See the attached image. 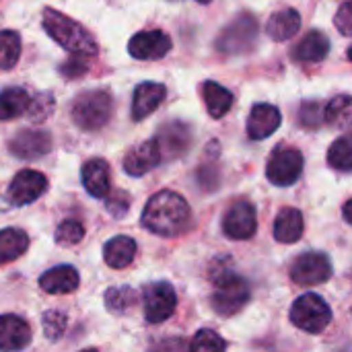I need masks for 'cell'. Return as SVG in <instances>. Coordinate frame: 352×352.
Returning a JSON list of instances; mask_svg holds the SVG:
<instances>
[{
	"instance_id": "1",
	"label": "cell",
	"mask_w": 352,
	"mask_h": 352,
	"mask_svg": "<svg viewBox=\"0 0 352 352\" xmlns=\"http://www.w3.org/2000/svg\"><path fill=\"white\" fill-rule=\"evenodd\" d=\"M192 210L190 204L171 190H163L155 194L144 210H142V225L155 235L161 237H175L184 233L190 225Z\"/></svg>"
},
{
	"instance_id": "2",
	"label": "cell",
	"mask_w": 352,
	"mask_h": 352,
	"mask_svg": "<svg viewBox=\"0 0 352 352\" xmlns=\"http://www.w3.org/2000/svg\"><path fill=\"white\" fill-rule=\"evenodd\" d=\"M43 29L58 45H62L72 56H85V58L97 56V43H95L93 35L74 19L58 12L54 8H45L43 10Z\"/></svg>"
},
{
	"instance_id": "3",
	"label": "cell",
	"mask_w": 352,
	"mask_h": 352,
	"mask_svg": "<svg viewBox=\"0 0 352 352\" xmlns=\"http://www.w3.org/2000/svg\"><path fill=\"white\" fill-rule=\"evenodd\" d=\"M111 95L103 89L82 93L72 103V120L82 130H97L107 124L111 116Z\"/></svg>"
},
{
	"instance_id": "4",
	"label": "cell",
	"mask_w": 352,
	"mask_h": 352,
	"mask_svg": "<svg viewBox=\"0 0 352 352\" xmlns=\"http://www.w3.org/2000/svg\"><path fill=\"white\" fill-rule=\"evenodd\" d=\"M252 299V291H250V285L245 278L237 276V274H223L214 287V293H212V309L219 314V316H235L237 311H241Z\"/></svg>"
},
{
	"instance_id": "5",
	"label": "cell",
	"mask_w": 352,
	"mask_h": 352,
	"mask_svg": "<svg viewBox=\"0 0 352 352\" xmlns=\"http://www.w3.org/2000/svg\"><path fill=\"white\" fill-rule=\"evenodd\" d=\"M291 320L297 328H301L309 334H320L330 326L332 309L328 307V303L320 295L307 293L293 303Z\"/></svg>"
},
{
	"instance_id": "6",
	"label": "cell",
	"mask_w": 352,
	"mask_h": 352,
	"mask_svg": "<svg viewBox=\"0 0 352 352\" xmlns=\"http://www.w3.org/2000/svg\"><path fill=\"white\" fill-rule=\"evenodd\" d=\"M303 155L297 148H276L266 165V175L274 186H293L303 173Z\"/></svg>"
},
{
	"instance_id": "7",
	"label": "cell",
	"mask_w": 352,
	"mask_h": 352,
	"mask_svg": "<svg viewBox=\"0 0 352 352\" xmlns=\"http://www.w3.org/2000/svg\"><path fill=\"white\" fill-rule=\"evenodd\" d=\"M144 318L148 324H161L169 320L177 305V295L171 285L155 283L144 287Z\"/></svg>"
},
{
	"instance_id": "8",
	"label": "cell",
	"mask_w": 352,
	"mask_h": 352,
	"mask_svg": "<svg viewBox=\"0 0 352 352\" xmlns=\"http://www.w3.org/2000/svg\"><path fill=\"white\" fill-rule=\"evenodd\" d=\"M332 276V262L328 256L320 252H309L297 258V262L291 268V278L301 287H316L324 285Z\"/></svg>"
},
{
	"instance_id": "9",
	"label": "cell",
	"mask_w": 352,
	"mask_h": 352,
	"mask_svg": "<svg viewBox=\"0 0 352 352\" xmlns=\"http://www.w3.org/2000/svg\"><path fill=\"white\" fill-rule=\"evenodd\" d=\"M45 188H47V179L43 173L35 169H23L12 177L6 198L12 206H27L35 202L45 192Z\"/></svg>"
},
{
	"instance_id": "10",
	"label": "cell",
	"mask_w": 352,
	"mask_h": 352,
	"mask_svg": "<svg viewBox=\"0 0 352 352\" xmlns=\"http://www.w3.org/2000/svg\"><path fill=\"white\" fill-rule=\"evenodd\" d=\"M223 231L231 239H250L258 231V217L256 208L250 202H237L229 208L223 221Z\"/></svg>"
},
{
	"instance_id": "11",
	"label": "cell",
	"mask_w": 352,
	"mask_h": 352,
	"mask_svg": "<svg viewBox=\"0 0 352 352\" xmlns=\"http://www.w3.org/2000/svg\"><path fill=\"white\" fill-rule=\"evenodd\" d=\"M169 50H171V39L167 33L159 29L136 33L128 43V52L136 60H161Z\"/></svg>"
},
{
	"instance_id": "12",
	"label": "cell",
	"mask_w": 352,
	"mask_h": 352,
	"mask_svg": "<svg viewBox=\"0 0 352 352\" xmlns=\"http://www.w3.org/2000/svg\"><path fill=\"white\" fill-rule=\"evenodd\" d=\"M163 159V153H161V146L157 142V138H151L138 146H134L126 157H124V169L128 175H144L148 173L151 169H155Z\"/></svg>"
},
{
	"instance_id": "13",
	"label": "cell",
	"mask_w": 352,
	"mask_h": 352,
	"mask_svg": "<svg viewBox=\"0 0 352 352\" xmlns=\"http://www.w3.org/2000/svg\"><path fill=\"white\" fill-rule=\"evenodd\" d=\"M80 179L85 190L93 198H107L111 190V173H109V163L105 159H89L82 165Z\"/></svg>"
},
{
	"instance_id": "14",
	"label": "cell",
	"mask_w": 352,
	"mask_h": 352,
	"mask_svg": "<svg viewBox=\"0 0 352 352\" xmlns=\"http://www.w3.org/2000/svg\"><path fill=\"white\" fill-rule=\"evenodd\" d=\"M280 111L274 105L268 103H258L250 111L248 118V134L254 140H264L270 134H274L280 126Z\"/></svg>"
},
{
	"instance_id": "15",
	"label": "cell",
	"mask_w": 352,
	"mask_h": 352,
	"mask_svg": "<svg viewBox=\"0 0 352 352\" xmlns=\"http://www.w3.org/2000/svg\"><path fill=\"white\" fill-rule=\"evenodd\" d=\"M31 342V328L19 316H0V351H23Z\"/></svg>"
},
{
	"instance_id": "16",
	"label": "cell",
	"mask_w": 352,
	"mask_h": 352,
	"mask_svg": "<svg viewBox=\"0 0 352 352\" xmlns=\"http://www.w3.org/2000/svg\"><path fill=\"white\" fill-rule=\"evenodd\" d=\"M167 97V89L161 82H140L134 89V99H132V118L136 122L144 120L151 116Z\"/></svg>"
},
{
	"instance_id": "17",
	"label": "cell",
	"mask_w": 352,
	"mask_h": 352,
	"mask_svg": "<svg viewBox=\"0 0 352 352\" xmlns=\"http://www.w3.org/2000/svg\"><path fill=\"white\" fill-rule=\"evenodd\" d=\"M52 148V138L43 130H25L10 142V151L19 159H37Z\"/></svg>"
},
{
	"instance_id": "18",
	"label": "cell",
	"mask_w": 352,
	"mask_h": 352,
	"mask_svg": "<svg viewBox=\"0 0 352 352\" xmlns=\"http://www.w3.org/2000/svg\"><path fill=\"white\" fill-rule=\"evenodd\" d=\"M78 272L72 266H56L39 276V287L50 295H66L78 287Z\"/></svg>"
},
{
	"instance_id": "19",
	"label": "cell",
	"mask_w": 352,
	"mask_h": 352,
	"mask_svg": "<svg viewBox=\"0 0 352 352\" xmlns=\"http://www.w3.org/2000/svg\"><path fill=\"white\" fill-rule=\"evenodd\" d=\"M305 221L301 210L297 208H283L274 221V237L280 243H297L303 237Z\"/></svg>"
},
{
	"instance_id": "20",
	"label": "cell",
	"mask_w": 352,
	"mask_h": 352,
	"mask_svg": "<svg viewBox=\"0 0 352 352\" xmlns=\"http://www.w3.org/2000/svg\"><path fill=\"white\" fill-rule=\"evenodd\" d=\"M136 258V241L132 237L126 235H118L113 239H109L103 248V260L109 268H126L132 264V260Z\"/></svg>"
},
{
	"instance_id": "21",
	"label": "cell",
	"mask_w": 352,
	"mask_h": 352,
	"mask_svg": "<svg viewBox=\"0 0 352 352\" xmlns=\"http://www.w3.org/2000/svg\"><path fill=\"white\" fill-rule=\"evenodd\" d=\"M330 52V39L322 31H309L293 50L295 60L299 62H320Z\"/></svg>"
},
{
	"instance_id": "22",
	"label": "cell",
	"mask_w": 352,
	"mask_h": 352,
	"mask_svg": "<svg viewBox=\"0 0 352 352\" xmlns=\"http://www.w3.org/2000/svg\"><path fill=\"white\" fill-rule=\"evenodd\" d=\"M202 97H204L206 109L212 118H223L233 107V93L214 80H206L202 85Z\"/></svg>"
},
{
	"instance_id": "23",
	"label": "cell",
	"mask_w": 352,
	"mask_h": 352,
	"mask_svg": "<svg viewBox=\"0 0 352 352\" xmlns=\"http://www.w3.org/2000/svg\"><path fill=\"white\" fill-rule=\"evenodd\" d=\"M299 29H301V16H299V12L295 8H285V10L276 12L270 19L268 27H266L268 35L274 41L291 39V37H295L299 33Z\"/></svg>"
},
{
	"instance_id": "24",
	"label": "cell",
	"mask_w": 352,
	"mask_h": 352,
	"mask_svg": "<svg viewBox=\"0 0 352 352\" xmlns=\"http://www.w3.org/2000/svg\"><path fill=\"white\" fill-rule=\"evenodd\" d=\"M29 248V237L21 229H2L0 231V264H8L21 258Z\"/></svg>"
},
{
	"instance_id": "25",
	"label": "cell",
	"mask_w": 352,
	"mask_h": 352,
	"mask_svg": "<svg viewBox=\"0 0 352 352\" xmlns=\"http://www.w3.org/2000/svg\"><path fill=\"white\" fill-rule=\"evenodd\" d=\"M29 93L21 87H10L0 93V120L19 118L29 107Z\"/></svg>"
},
{
	"instance_id": "26",
	"label": "cell",
	"mask_w": 352,
	"mask_h": 352,
	"mask_svg": "<svg viewBox=\"0 0 352 352\" xmlns=\"http://www.w3.org/2000/svg\"><path fill=\"white\" fill-rule=\"evenodd\" d=\"M352 113V99L351 95H336L324 109V118L326 122H330L332 126L338 128H346L351 124Z\"/></svg>"
},
{
	"instance_id": "27",
	"label": "cell",
	"mask_w": 352,
	"mask_h": 352,
	"mask_svg": "<svg viewBox=\"0 0 352 352\" xmlns=\"http://www.w3.org/2000/svg\"><path fill=\"white\" fill-rule=\"evenodd\" d=\"M243 21H245V16H241L239 21H235V23L227 29V33H225V35L221 37V41H219V47H223L225 52H235V50H241V41L250 43L252 39H256L258 25H256V27H250V29H245V33H241Z\"/></svg>"
},
{
	"instance_id": "28",
	"label": "cell",
	"mask_w": 352,
	"mask_h": 352,
	"mask_svg": "<svg viewBox=\"0 0 352 352\" xmlns=\"http://www.w3.org/2000/svg\"><path fill=\"white\" fill-rule=\"evenodd\" d=\"M21 56V37L16 31H0V68L8 70L19 62Z\"/></svg>"
},
{
	"instance_id": "29",
	"label": "cell",
	"mask_w": 352,
	"mask_h": 352,
	"mask_svg": "<svg viewBox=\"0 0 352 352\" xmlns=\"http://www.w3.org/2000/svg\"><path fill=\"white\" fill-rule=\"evenodd\" d=\"M328 165L336 171H352V144L349 136L338 138L328 151Z\"/></svg>"
},
{
	"instance_id": "30",
	"label": "cell",
	"mask_w": 352,
	"mask_h": 352,
	"mask_svg": "<svg viewBox=\"0 0 352 352\" xmlns=\"http://www.w3.org/2000/svg\"><path fill=\"white\" fill-rule=\"evenodd\" d=\"M136 299H138V293L132 291V289H128V287L109 289V291L105 293V303H107V307H109L113 314H124V311H128V309L134 305Z\"/></svg>"
},
{
	"instance_id": "31",
	"label": "cell",
	"mask_w": 352,
	"mask_h": 352,
	"mask_svg": "<svg viewBox=\"0 0 352 352\" xmlns=\"http://www.w3.org/2000/svg\"><path fill=\"white\" fill-rule=\"evenodd\" d=\"M82 237H85V227L78 221H72V219L62 221L58 225V229H56V241L60 245H66V248L76 245Z\"/></svg>"
},
{
	"instance_id": "32",
	"label": "cell",
	"mask_w": 352,
	"mask_h": 352,
	"mask_svg": "<svg viewBox=\"0 0 352 352\" xmlns=\"http://www.w3.org/2000/svg\"><path fill=\"white\" fill-rule=\"evenodd\" d=\"M190 349L192 351H225L227 349V342L212 330H200L194 340L190 342Z\"/></svg>"
},
{
	"instance_id": "33",
	"label": "cell",
	"mask_w": 352,
	"mask_h": 352,
	"mask_svg": "<svg viewBox=\"0 0 352 352\" xmlns=\"http://www.w3.org/2000/svg\"><path fill=\"white\" fill-rule=\"evenodd\" d=\"M66 330V316L62 311L43 314V332L50 340H58Z\"/></svg>"
},
{
	"instance_id": "34",
	"label": "cell",
	"mask_w": 352,
	"mask_h": 352,
	"mask_svg": "<svg viewBox=\"0 0 352 352\" xmlns=\"http://www.w3.org/2000/svg\"><path fill=\"white\" fill-rule=\"evenodd\" d=\"M322 118H324V109H322V105H320L318 101H307V103H303L301 116H299V120H301L303 126H307V128H318V126L322 124Z\"/></svg>"
},
{
	"instance_id": "35",
	"label": "cell",
	"mask_w": 352,
	"mask_h": 352,
	"mask_svg": "<svg viewBox=\"0 0 352 352\" xmlns=\"http://www.w3.org/2000/svg\"><path fill=\"white\" fill-rule=\"evenodd\" d=\"M62 74L64 76H80L89 70V58L85 56H70V60L66 64H62Z\"/></svg>"
},
{
	"instance_id": "36",
	"label": "cell",
	"mask_w": 352,
	"mask_h": 352,
	"mask_svg": "<svg viewBox=\"0 0 352 352\" xmlns=\"http://www.w3.org/2000/svg\"><path fill=\"white\" fill-rule=\"evenodd\" d=\"M336 27L340 29V33L344 37H349L352 31V4L351 2H344L336 14Z\"/></svg>"
},
{
	"instance_id": "37",
	"label": "cell",
	"mask_w": 352,
	"mask_h": 352,
	"mask_svg": "<svg viewBox=\"0 0 352 352\" xmlns=\"http://www.w3.org/2000/svg\"><path fill=\"white\" fill-rule=\"evenodd\" d=\"M128 196L126 194H116L113 198H109L107 200V208H109V212L111 214H116V217H122V214H126L128 212Z\"/></svg>"
},
{
	"instance_id": "38",
	"label": "cell",
	"mask_w": 352,
	"mask_h": 352,
	"mask_svg": "<svg viewBox=\"0 0 352 352\" xmlns=\"http://www.w3.org/2000/svg\"><path fill=\"white\" fill-rule=\"evenodd\" d=\"M351 200H346V204H344V221L346 223H352V219H351Z\"/></svg>"
},
{
	"instance_id": "39",
	"label": "cell",
	"mask_w": 352,
	"mask_h": 352,
	"mask_svg": "<svg viewBox=\"0 0 352 352\" xmlns=\"http://www.w3.org/2000/svg\"><path fill=\"white\" fill-rule=\"evenodd\" d=\"M198 2H202V4H208V2H212V0H198Z\"/></svg>"
}]
</instances>
